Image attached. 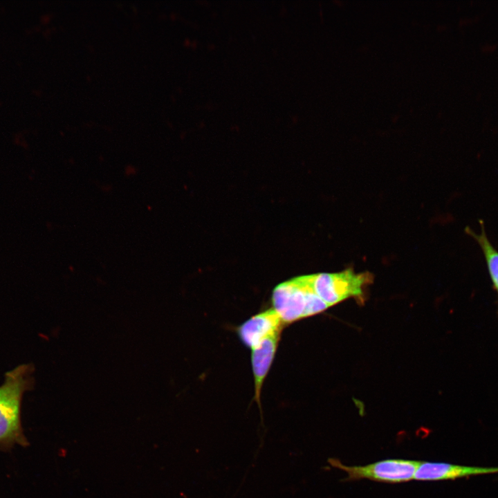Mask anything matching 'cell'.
<instances>
[{
	"mask_svg": "<svg viewBox=\"0 0 498 498\" xmlns=\"http://www.w3.org/2000/svg\"><path fill=\"white\" fill-rule=\"evenodd\" d=\"M34 367L22 364L5 374L0 386V450H7L15 445L27 446L21 422L24 394L33 387Z\"/></svg>",
	"mask_w": 498,
	"mask_h": 498,
	"instance_id": "6da1fadb",
	"label": "cell"
},
{
	"mask_svg": "<svg viewBox=\"0 0 498 498\" xmlns=\"http://www.w3.org/2000/svg\"><path fill=\"white\" fill-rule=\"evenodd\" d=\"M272 304L284 324L315 315L329 308L311 289L304 275L278 284L273 290Z\"/></svg>",
	"mask_w": 498,
	"mask_h": 498,
	"instance_id": "7a4b0ae2",
	"label": "cell"
},
{
	"mask_svg": "<svg viewBox=\"0 0 498 498\" xmlns=\"http://www.w3.org/2000/svg\"><path fill=\"white\" fill-rule=\"evenodd\" d=\"M304 277L313 293L329 307L349 298L361 297L372 279L369 273H356L350 269Z\"/></svg>",
	"mask_w": 498,
	"mask_h": 498,
	"instance_id": "3957f363",
	"label": "cell"
},
{
	"mask_svg": "<svg viewBox=\"0 0 498 498\" xmlns=\"http://www.w3.org/2000/svg\"><path fill=\"white\" fill-rule=\"evenodd\" d=\"M329 463L347 474V481L369 479L378 482L398 483L409 481L414 474L419 461L389 459L365 465L347 466L337 459H329Z\"/></svg>",
	"mask_w": 498,
	"mask_h": 498,
	"instance_id": "277c9868",
	"label": "cell"
},
{
	"mask_svg": "<svg viewBox=\"0 0 498 498\" xmlns=\"http://www.w3.org/2000/svg\"><path fill=\"white\" fill-rule=\"evenodd\" d=\"M498 467H480L445 462L419 461L414 478L417 481H444L497 474Z\"/></svg>",
	"mask_w": 498,
	"mask_h": 498,
	"instance_id": "5b68a950",
	"label": "cell"
},
{
	"mask_svg": "<svg viewBox=\"0 0 498 498\" xmlns=\"http://www.w3.org/2000/svg\"><path fill=\"white\" fill-rule=\"evenodd\" d=\"M284 324L273 308L264 311L246 320L237 329L242 342L251 349L268 336L282 331Z\"/></svg>",
	"mask_w": 498,
	"mask_h": 498,
	"instance_id": "8992f818",
	"label": "cell"
},
{
	"mask_svg": "<svg viewBox=\"0 0 498 498\" xmlns=\"http://www.w3.org/2000/svg\"><path fill=\"white\" fill-rule=\"evenodd\" d=\"M282 331L275 333L252 349L251 363L255 383V400L261 409V391L274 360Z\"/></svg>",
	"mask_w": 498,
	"mask_h": 498,
	"instance_id": "52a82bcc",
	"label": "cell"
},
{
	"mask_svg": "<svg viewBox=\"0 0 498 498\" xmlns=\"http://www.w3.org/2000/svg\"><path fill=\"white\" fill-rule=\"evenodd\" d=\"M479 223L481 227L480 233L477 234L471 229H468V232L479 245L485 257L492 283L498 292V251L488 239L483 221H480Z\"/></svg>",
	"mask_w": 498,
	"mask_h": 498,
	"instance_id": "ba28073f",
	"label": "cell"
}]
</instances>
